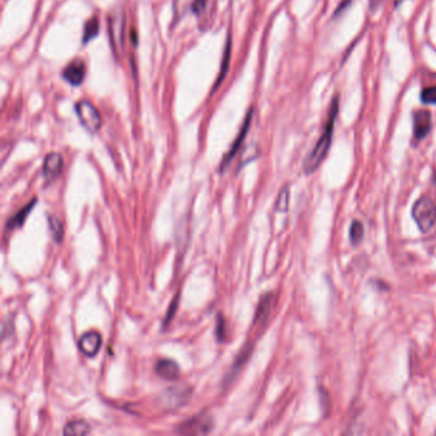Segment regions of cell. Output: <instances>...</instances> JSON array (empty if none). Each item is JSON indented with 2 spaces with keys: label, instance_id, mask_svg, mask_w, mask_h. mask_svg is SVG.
I'll list each match as a JSON object with an SVG mask.
<instances>
[{
  "label": "cell",
  "instance_id": "6da1fadb",
  "mask_svg": "<svg viewBox=\"0 0 436 436\" xmlns=\"http://www.w3.org/2000/svg\"><path fill=\"white\" fill-rule=\"evenodd\" d=\"M338 108H339V106H338V97H335L331 101L330 110H329L328 121H326V124L324 127L323 133H321L320 138L317 140L312 151L308 153V156H307L306 160H305V164H303V169H305L307 174L314 173L320 167V164L323 162L325 156L329 153L331 140H333V133H334V124H335L337 114H338Z\"/></svg>",
  "mask_w": 436,
  "mask_h": 436
},
{
  "label": "cell",
  "instance_id": "7a4b0ae2",
  "mask_svg": "<svg viewBox=\"0 0 436 436\" xmlns=\"http://www.w3.org/2000/svg\"><path fill=\"white\" fill-rule=\"evenodd\" d=\"M412 217L422 233H428L436 223V202L431 197H421L413 205Z\"/></svg>",
  "mask_w": 436,
  "mask_h": 436
},
{
  "label": "cell",
  "instance_id": "3957f363",
  "mask_svg": "<svg viewBox=\"0 0 436 436\" xmlns=\"http://www.w3.org/2000/svg\"><path fill=\"white\" fill-rule=\"evenodd\" d=\"M76 113L78 119L81 121L83 128L90 132L95 133L101 127V115L99 113L97 106L91 104L87 100H82L76 104Z\"/></svg>",
  "mask_w": 436,
  "mask_h": 436
},
{
  "label": "cell",
  "instance_id": "277c9868",
  "mask_svg": "<svg viewBox=\"0 0 436 436\" xmlns=\"http://www.w3.org/2000/svg\"><path fill=\"white\" fill-rule=\"evenodd\" d=\"M124 26H126V17L124 12H117L109 19V35L112 40V48L115 54H119L121 49L124 48Z\"/></svg>",
  "mask_w": 436,
  "mask_h": 436
},
{
  "label": "cell",
  "instance_id": "5b68a950",
  "mask_svg": "<svg viewBox=\"0 0 436 436\" xmlns=\"http://www.w3.org/2000/svg\"><path fill=\"white\" fill-rule=\"evenodd\" d=\"M212 428V421L209 416L201 414L196 416L194 419L187 421L181 425L179 433L183 434H206L210 433Z\"/></svg>",
  "mask_w": 436,
  "mask_h": 436
},
{
  "label": "cell",
  "instance_id": "8992f818",
  "mask_svg": "<svg viewBox=\"0 0 436 436\" xmlns=\"http://www.w3.org/2000/svg\"><path fill=\"white\" fill-rule=\"evenodd\" d=\"M433 118L428 110H417L413 113V137L417 141L426 137L431 131Z\"/></svg>",
  "mask_w": 436,
  "mask_h": 436
},
{
  "label": "cell",
  "instance_id": "52a82bcc",
  "mask_svg": "<svg viewBox=\"0 0 436 436\" xmlns=\"http://www.w3.org/2000/svg\"><path fill=\"white\" fill-rule=\"evenodd\" d=\"M101 344H103L101 335L97 331H89L80 338L78 348L86 357H95L99 353Z\"/></svg>",
  "mask_w": 436,
  "mask_h": 436
},
{
  "label": "cell",
  "instance_id": "ba28073f",
  "mask_svg": "<svg viewBox=\"0 0 436 436\" xmlns=\"http://www.w3.org/2000/svg\"><path fill=\"white\" fill-rule=\"evenodd\" d=\"M86 76V65L81 60H74L63 71V78L72 86H80Z\"/></svg>",
  "mask_w": 436,
  "mask_h": 436
},
{
  "label": "cell",
  "instance_id": "9c48e42d",
  "mask_svg": "<svg viewBox=\"0 0 436 436\" xmlns=\"http://www.w3.org/2000/svg\"><path fill=\"white\" fill-rule=\"evenodd\" d=\"M251 119H252V112L247 114V118L243 121L242 128L240 131V133H238V136L235 138V141L233 142L232 147H230V150H229L226 156H224V159H223V162H221V169H224V168H226V167L229 165V162H232V159L235 158V153H238V150L241 149L243 141H244V138H246L247 133H249V130H250Z\"/></svg>",
  "mask_w": 436,
  "mask_h": 436
},
{
  "label": "cell",
  "instance_id": "30bf717a",
  "mask_svg": "<svg viewBox=\"0 0 436 436\" xmlns=\"http://www.w3.org/2000/svg\"><path fill=\"white\" fill-rule=\"evenodd\" d=\"M63 156L59 153H51L47 155L44 165H42V174L47 179L57 178L63 170Z\"/></svg>",
  "mask_w": 436,
  "mask_h": 436
},
{
  "label": "cell",
  "instance_id": "8fae6325",
  "mask_svg": "<svg viewBox=\"0 0 436 436\" xmlns=\"http://www.w3.org/2000/svg\"><path fill=\"white\" fill-rule=\"evenodd\" d=\"M156 374L165 380H176L179 376V366L173 360L164 358L156 364Z\"/></svg>",
  "mask_w": 436,
  "mask_h": 436
},
{
  "label": "cell",
  "instance_id": "7c38bea8",
  "mask_svg": "<svg viewBox=\"0 0 436 436\" xmlns=\"http://www.w3.org/2000/svg\"><path fill=\"white\" fill-rule=\"evenodd\" d=\"M35 205H36V199H33V201L28 202L24 209H21L12 218H9L8 221H7V230H15L17 228H21V226H24L26 219L30 215V212L33 211Z\"/></svg>",
  "mask_w": 436,
  "mask_h": 436
},
{
  "label": "cell",
  "instance_id": "4fadbf2b",
  "mask_svg": "<svg viewBox=\"0 0 436 436\" xmlns=\"http://www.w3.org/2000/svg\"><path fill=\"white\" fill-rule=\"evenodd\" d=\"M65 435H87L91 433V428L86 421L73 420L65 425Z\"/></svg>",
  "mask_w": 436,
  "mask_h": 436
},
{
  "label": "cell",
  "instance_id": "5bb4252c",
  "mask_svg": "<svg viewBox=\"0 0 436 436\" xmlns=\"http://www.w3.org/2000/svg\"><path fill=\"white\" fill-rule=\"evenodd\" d=\"M273 305V296L271 294H265L262 299H260L259 306L256 310V315H255V323H264L267 319V316L270 314Z\"/></svg>",
  "mask_w": 436,
  "mask_h": 436
},
{
  "label": "cell",
  "instance_id": "9a60e30c",
  "mask_svg": "<svg viewBox=\"0 0 436 436\" xmlns=\"http://www.w3.org/2000/svg\"><path fill=\"white\" fill-rule=\"evenodd\" d=\"M194 3H196V0H174L173 9H174L176 21H179L181 18L186 16L190 10H192Z\"/></svg>",
  "mask_w": 436,
  "mask_h": 436
},
{
  "label": "cell",
  "instance_id": "2e32d148",
  "mask_svg": "<svg viewBox=\"0 0 436 436\" xmlns=\"http://www.w3.org/2000/svg\"><path fill=\"white\" fill-rule=\"evenodd\" d=\"M49 228L54 241L57 243L62 242L65 238V228L62 221L57 217H49Z\"/></svg>",
  "mask_w": 436,
  "mask_h": 436
},
{
  "label": "cell",
  "instance_id": "e0dca14e",
  "mask_svg": "<svg viewBox=\"0 0 436 436\" xmlns=\"http://www.w3.org/2000/svg\"><path fill=\"white\" fill-rule=\"evenodd\" d=\"M230 47H232V44H230V39H228L226 41V48L224 50V57H223V60H221V67H220V73H219L218 80H217V85L214 86V89H218L219 86H220V83L221 81L224 80V77L226 76V72H228V67H229V59H230Z\"/></svg>",
  "mask_w": 436,
  "mask_h": 436
},
{
  "label": "cell",
  "instance_id": "ac0fdd59",
  "mask_svg": "<svg viewBox=\"0 0 436 436\" xmlns=\"http://www.w3.org/2000/svg\"><path fill=\"white\" fill-rule=\"evenodd\" d=\"M99 33V21L97 18H91L85 24V31H83V42L87 44L91 39L97 37Z\"/></svg>",
  "mask_w": 436,
  "mask_h": 436
},
{
  "label": "cell",
  "instance_id": "d6986e66",
  "mask_svg": "<svg viewBox=\"0 0 436 436\" xmlns=\"http://www.w3.org/2000/svg\"><path fill=\"white\" fill-rule=\"evenodd\" d=\"M364 238V226L361 221L355 220L349 228V240L353 244H358Z\"/></svg>",
  "mask_w": 436,
  "mask_h": 436
},
{
  "label": "cell",
  "instance_id": "ffe728a7",
  "mask_svg": "<svg viewBox=\"0 0 436 436\" xmlns=\"http://www.w3.org/2000/svg\"><path fill=\"white\" fill-rule=\"evenodd\" d=\"M290 208V188L288 187H284L283 190L280 191V194L276 199V203H275V209L279 212H285Z\"/></svg>",
  "mask_w": 436,
  "mask_h": 436
},
{
  "label": "cell",
  "instance_id": "44dd1931",
  "mask_svg": "<svg viewBox=\"0 0 436 436\" xmlns=\"http://www.w3.org/2000/svg\"><path fill=\"white\" fill-rule=\"evenodd\" d=\"M421 101L426 106H434L436 104V86L425 87L421 91Z\"/></svg>",
  "mask_w": 436,
  "mask_h": 436
},
{
  "label": "cell",
  "instance_id": "7402d4cb",
  "mask_svg": "<svg viewBox=\"0 0 436 436\" xmlns=\"http://www.w3.org/2000/svg\"><path fill=\"white\" fill-rule=\"evenodd\" d=\"M178 299H179V294H177V297H176V299H173V302H171V305H170L169 310H168V315H167V320H165V324L169 323L170 320H171V317L174 315V312H176V310H177Z\"/></svg>",
  "mask_w": 436,
  "mask_h": 436
},
{
  "label": "cell",
  "instance_id": "603a6c76",
  "mask_svg": "<svg viewBox=\"0 0 436 436\" xmlns=\"http://www.w3.org/2000/svg\"><path fill=\"white\" fill-rule=\"evenodd\" d=\"M384 1H385V0H369V8H370V10L374 13V12H376V10L383 6Z\"/></svg>",
  "mask_w": 436,
  "mask_h": 436
},
{
  "label": "cell",
  "instance_id": "cb8c5ba5",
  "mask_svg": "<svg viewBox=\"0 0 436 436\" xmlns=\"http://www.w3.org/2000/svg\"><path fill=\"white\" fill-rule=\"evenodd\" d=\"M224 326H226V324L221 321V316H219L218 319V329H217V335H218L219 340H223L224 338Z\"/></svg>",
  "mask_w": 436,
  "mask_h": 436
},
{
  "label": "cell",
  "instance_id": "d4e9b609",
  "mask_svg": "<svg viewBox=\"0 0 436 436\" xmlns=\"http://www.w3.org/2000/svg\"><path fill=\"white\" fill-rule=\"evenodd\" d=\"M352 3V0H342L340 1L339 7L337 8V13L335 15H340L344 9L348 8V6Z\"/></svg>",
  "mask_w": 436,
  "mask_h": 436
},
{
  "label": "cell",
  "instance_id": "484cf974",
  "mask_svg": "<svg viewBox=\"0 0 436 436\" xmlns=\"http://www.w3.org/2000/svg\"><path fill=\"white\" fill-rule=\"evenodd\" d=\"M404 0H396L394 1V4H396V7H399L402 3H403Z\"/></svg>",
  "mask_w": 436,
  "mask_h": 436
}]
</instances>
